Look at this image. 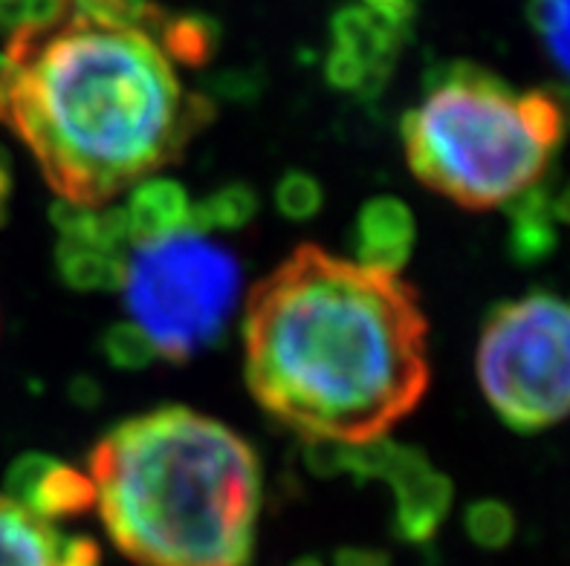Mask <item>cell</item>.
Wrapping results in <instances>:
<instances>
[{"instance_id":"5","label":"cell","mask_w":570,"mask_h":566,"mask_svg":"<svg viewBox=\"0 0 570 566\" xmlns=\"http://www.w3.org/2000/svg\"><path fill=\"white\" fill-rule=\"evenodd\" d=\"M240 287L238 258L197 231L139 244L125 258L130 321L151 338L159 359L174 365L220 345L238 312Z\"/></svg>"},{"instance_id":"7","label":"cell","mask_w":570,"mask_h":566,"mask_svg":"<svg viewBox=\"0 0 570 566\" xmlns=\"http://www.w3.org/2000/svg\"><path fill=\"white\" fill-rule=\"evenodd\" d=\"M347 477L356 483L383 480L394 491V535L405 544H426L449 517L455 488L417 445L389 437L347 448Z\"/></svg>"},{"instance_id":"29","label":"cell","mask_w":570,"mask_h":566,"mask_svg":"<svg viewBox=\"0 0 570 566\" xmlns=\"http://www.w3.org/2000/svg\"><path fill=\"white\" fill-rule=\"evenodd\" d=\"M293 566H325V564H322L318 558H313V555H304V558H298Z\"/></svg>"},{"instance_id":"22","label":"cell","mask_w":570,"mask_h":566,"mask_svg":"<svg viewBox=\"0 0 570 566\" xmlns=\"http://www.w3.org/2000/svg\"><path fill=\"white\" fill-rule=\"evenodd\" d=\"M275 206L287 220H313L325 206L322 182L307 171H287L275 186Z\"/></svg>"},{"instance_id":"2","label":"cell","mask_w":570,"mask_h":566,"mask_svg":"<svg viewBox=\"0 0 570 566\" xmlns=\"http://www.w3.org/2000/svg\"><path fill=\"white\" fill-rule=\"evenodd\" d=\"M7 56L12 81L0 122L72 206H110L177 162L215 113L209 96L186 93L171 61L134 29L67 18L12 32Z\"/></svg>"},{"instance_id":"20","label":"cell","mask_w":570,"mask_h":566,"mask_svg":"<svg viewBox=\"0 0 570 566\" xmlns=\"http://www.w3.org/2000/svg\"><path fill=\"white\" fill-rule=\"evenodd\" d=\"M99 350L110 367L128 370V374L145 370V367H151L159 359L151 338L145 336L134 321H119L105 327L99 338Z\"/></svg>"},{"instance_id":"19","label":"cell","mask_w":570,"mask_h":566,"mask_svg":"<svg viewBox=\"0 0 570 566\" xmlns=\"http://www.w3.org/2000/svg\"><path fill=\"white\" fill-rule=\"evenodd\" d=\"M65 7L72 21L134 32H142L154 12L151 0H65Z\"/></svg>"},{"instance_id":"10","label":"cell","mask_w":570,"mask_h":566,"mask_svg":"<svg viewBox=\"0 0 570 566\" xmlns=\"http://www.w3.org/2000/svg\"><path fill=\"white\" fill-rule=\"evenodd\" d=\"M417 244L412 208L397 197H371L351 226L354 260L365 269L400 275Z\"/></svg>"},{"instance_id":"18","label":"cell","mask_w":570,"mask_h":566,"mask_svg":"<svg viewBox=\"0 0 570 566\" xmlns=\"http://www.w3.org/2000/svg\"><path fill=\"white\" fill-rule=\"evenodd\" d=\"M528 14L553 67L570 81V0H530Z\"/></svg>"},{"instance_id":"26","label":"cell","mask_w":570,"mask_h":566,"mask_svg":"<svg viewBox=\"0 0 570 566\" xmlns=\"http://www.w3.org/2000/svg\"><path fill=\"white\" fill-rule=\"evenodd\" d=\"M333 566H391V558L385 553H376V549H340Z\"/></svg>"},{"instance_id":"3","label":"cell","mask_w":570,"mask_h":566,"mask_svg":"<svg viewBox=\"0 0 570 566\" xmlns=\"http://www.w3.org/2000/svg\"><path fill=\"white\" fill-rule=\"evenodd\" d=\"M110 540L139 566H249L261 463L220 419L183 405L130 416L87 457Z\"/></svg>"},{"instance_id":"21","label":"cell","mask_w":570,"mask_h":566,"mask_svg":"<svg viewBox=\"0 0 570 566\" xmlns=\"http://www.w3.org/2000/svg\"><path fill=\"white\" fill-rule=\"evenodd\" d=\"M463 529L481 549H504L515 535V515L501 500H475L463 512Z\"/></svg>"},{"instance_id":"16","label":"cell","mask_w":570,"mask_h":566,"mask_svg":"<svg viewBox=\"0 0 570 566\" xmlns=\"http://www.w3.org/2000/svg\"><path fill=\"white\" fill-rule=\"evenodd\" d=\"M50 220L61 240H79V244H94L114 251H122L130 244L128 222L119 206L87 208L58 200L50 208Z\"/></svg>"},{"instance_id":"17","label":"cell","mask_w":570,"mask_h":566,"mask_svg":"<svg viewBox=\"0 0 570 566\" xmlns=\"http://www.w3.org/2000/svg\"><path fill=\"white\" fill-rule=\"evenodd\" d=\"M258 215V193L246 182H226L191 202V222L188 231L209 235V231H238Z\"/></svg>"},{"instance_id":"6","label":"cell","mask_w":570,"mask_h":566,"mask_svg":"<svg viewBox=\"0 0 570 566\" xmlns=\"http://www.w3.org/2000/svg\"><path fill=\"white\" fill-rule=\"evenodd\" d=\"M478 385L507 428L535 434L570 416V304L530 292L490 309Z\"/></svg>"},{"instance_id":"11","label":"cell","mask_w":570,"mask_h":566,"mask_svg":"<svg viewBox=\"0 0 570 566\" xmlns=\"http://www.w3.org/2000/svg\"><path fill=\"white\" fill-rule=\"evenodd\" d=\"M122 211L128 222V240L134 246L180 235V231H188V222H191L188 191L168 177H148L137 182Z\"/></svg>"},{"instance_id":"28","label":"cell","mask_w":570,"mask_h":566,"mask_svg":"<svg viewBox=\"0 0 570 566\" xmlns=\"http://www.w3.org/2000/svg\"><path fill=\"white\" fill-rule=\"evenodd\" d=\"M553 220L568 222L570 226V182L553 197Z\"/></svg>"},{"instance_id":"14","label":"cell","mask_w":570,"mask_h":566,"mask_svg":"<svg viewBox=\"0 0 570 566\" xmlns=\"http://www.w3.org/2000/svg\"><path fill=\"white\" fill-rule=\"evenodd\" d=\"M58 540L50 524L0 495V566H52Z\"/></svg>"},{"instance_id":"9","label":"cell","mask_w":570,"mask_h":566,"mask_svg":"<svg viewBox=\"0 0 570 566\" xmlns=\"http://www.w3.org/2000/svg\"><path fill=\"white\" fill-rule=\"evenodd\" d=\"M3 488V497L18 503L43 524L81 517L96 506V486L90 474L41 451L21 454L14 459Z\"/></svg>"},{"instance_id":"4","label":"cell","mask_w":570,"mask_h":566,"mask_svg":"<svg viewBox=\"0 0 570 566\" xmlns=\"http://www.w3.org/2000/svg\"><path fill=\"white\" fill-rule=\"evenodd\" d=\"M405 159L426 188L463 208L504 206L542 182L562 148L564 113L544 90L515 93L475 64H446L400 125Z\"/></svg>"},{"instance_id":"1","label":"cell","mask_w":570,"mask_h":566,"mask_svg":"<svg viewBox=\"0 0 570 566\" xmlns=\"http://www.w3.org/2000/svg\"><path fill=\"white\" fill-rule=\"evenodd\" d=\"M244 374L261 408L304 443L385 437L432 381L417 289L322 246H296L246 298Z\"/></svg>"},{"instance_id":"12","label":"cell","mask_w":570,"mask_h":566,"mask_svg":"<svg viewBox=\"0 0 570 566\" xmlns=\"http://www.w3.org/2000/svg\"><path fill=\"white\" fill-rule=\"evenodd\" d=\"M510 235L507 251L513 264L539 266L559 249V231L553 220V193L548 182H535L528 191L504 202Z\"/></svg>"},{"instance_id":"13","label":"cell","mask_w":570,"mask_h":566,"mask_svg":"<svg viewBox=\"0 0 570 566\" xmlns=\"http://www.w3.org/2000/svg\"><path fill=\"white\" fill-rule=\"evenodd\" d=\"M142 32L157 43L168 61H180L188 67L209 64L220 43V29L212 18L197 12L174 14L159 7H154Z\"/></svg>"},{"instance_id":"24","label":"cell","mask_w":570,"mask_h":566,"mask_svg":"<svg viewBox=\"0 0 570 566\" xmlns=\"http://www.w3.org/2000/svg\"><path fill=\"white\" fill-rule=\"evenodd\" d=\"M52 566H101L99 544L85 538V535H79V538H61Z\"/></svg>"},{"instance_id":"25","label":"cell","mask_w":570,"mask_h":566,"mask_svg":"<svg viewBox=\"0 0 570 566\" xmlns=\"http://www.w3.org/2000/svg\"><path fill=\"white\" fill-rule=\"evenodd\" d=\"M368 12H374L376 18H383L385 23L397 27L400 32H409V23L414 21L417 14V3L414 0H362Z\"/></svg>"},{"instance_id":"23","label":"cell","mask_w":570,"mask_h":566,"mask_svg":"<svg viewBox=\"0 0 570 566\" xmlns=\"http://www.w3.org/2000/svg\"><path fill=\"white\" fill-rule=\"evenodd\" d=\"M65 0H0V32L47 29L65 21Z\"/></svg>"},{"instance_id":"15","label":"cell","mask_w":570,"mask_h":566,"mask_svg":"<svg viewBox=\"0 0 570 566\" xmlns=\"http://www.w3.org/2000/svg\"><path fill=\"white\" fill-rule=\"evenodd\" d=\"M56 275L72 292H114L122 289L125 255L79 240H58Z\"/></svg>"},{"instance_id":"8","label":"cell","mask_w":570,"mask_h":566,"mask_svg":"<svg viewBox=\"0 0 570 566\" xmlns=\"http://www.w3.org/2000/svg\"><path fill=\"white\" fill-rule=\"evenodd\" d=\"M325 76L342 93L374 96L397 64L403 32L365 7H345L331 21Z\"/></svg>"},{"instance_id":"27","label":"cell","mask_w":570,"mask_h":566,"mask_svg":"<svg viewBox=\"0 0 570 566\" xmlns=\"http://www.w3.org/2000/svg\"><path fill=\"white\" fill-rule=\"evenodd\" d=\"M9 200H12V168H9L7 151L0 148V226L9 217Z\"/></svg>"}]
</instances>
